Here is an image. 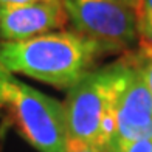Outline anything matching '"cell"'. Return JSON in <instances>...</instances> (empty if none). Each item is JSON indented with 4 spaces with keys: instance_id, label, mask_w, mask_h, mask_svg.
Segmentation results:
<instances>
[{
    "instance_id": "cell-2",
    "label": "cell",
    "mask_w": 152,
    "mask_h": 152,
    "mask_svg": "<svg viewBox=\"0 0 152 152\" xmlns=\"http://www.w3.org/2000/svg\"><path fill=\"white\" fill-rule=\"evenodd\" d=\"M0 116L39 152H65L68 123L65 106L11 76L0 65Z\"/></svg>"
},
{
    "instance_id": "cell-13",
    "label": "cell",
    "mask_w": 152,
    "mask_h": 152,
    "mask_svg": "<svg viewBox=\"0 0 152 152\" xmlns=\"http://www.w3.org/2000/svg\"><path fill=\"white\" fill-rule=\"evenodd\" d=\"M42 2H62V0H42Z\"/></svg>"
},
{
    "instance_id": "cell-6",
    "label": "cell",
    "mask_w": 152,
    "mask_h": 152,
    "mask_svg": "<svg viewBox=\"0 0 152 152\" xmlns=\"http://www.w3.org/2000/svg\"><path fill=\"white\" fill-rule=\"evenodd\" d=\"M68 22L62 2H42L0 8V37L23 40L64 28Z\"/></svg>"
},
{
    "instance_id": "cell-10",
    "label": "cell",
    "mask_w": 152,
    "mask_h": 152,
    "mask_svg": "<svg viewBox=\"0 0 152 152\" xmlns=\"http://www.w3.org/2000/svg\"><path fill=\"white\" fill-rule=\"evenodd\" d=\"M65 152H106V151L99 149L98 146H95V144H90V143H84V141H78V140H72V138H68Z\"/></svg>"
},
{
    "instance_id": "cell-1",
    "label": "cell",
    "mask_w": 152,
    "mask_h": 152,
    "mask_svg": "<svg viewBox=\"0 0 152 152\" xmlns=\"http://www.w3.org/2000/svg\"><path fill=\"white\" fill-rule=\"evenodd\" d=\"M104 53L98 42L73 31H54L0 42V65L59 88H70Z\"/></svg>"
},
{
    "instance_id": "cell-9",
    "label": "cell",
    "mask_w": 152,
    "mask_h": 152,
    "mask_svg": "<svg viewBox=\"0 0 152 152\" xmlns=\"http://www.w3.org/2000/svg\"><path fill=\"white\" fill-rule=\"evenodd\" d=\"M107 152H152V137L130 143L115 144Z\"/></svg>"
},
{
    "instance_id": "cell-12",
    "label": "cell",
    "mask_w": 152,
    "mask_h": 152,
    "mask_svg": "<svg viewBox=\"0 0 152 152\" xmlns=\"http://www.w3.org/2000/svg\"><path fill=\"white\" fill-rule=\"evenodd\" d=\"M120 2H123L124 5H127L129 8H135V5H137V0H120Z\"/></svg>"
},
{
    "instance_id": "cell-11",
    "label": "cell",
    "mask_w": 152,
    "mask_h": 152,
    "mask_svg": "<svg viewBox=\"0 0 152 152\" xmlns=\"http://www.w3.org/2000/svg\"><path fill=\"white\" fill-rule=\"evenodd\" d=\"M34 0H0V8H10V6H19L25 3H31Z\"/></svg>"
},
{
    "instance_id": "cell-8",
    "label": "cell",
    "mask_w": 152,
    "mask_h": 152,
    "mask_svg": "<svg viewBox=\"0 0 152 152\" xmlns=\"http://www.w3.org/2000/svg\"><path fill=\"white\" fill-rule=\"evenodd\" d=\"M135 58L143 72L146 86L152 95V45L146 42H140V50L135 53Z\"/></svg>"
},
{
    "instance_id": "cell-7",
    "label": "cell",
    "mask_w": 152,
    "mask_h": 152,
    "mask_svg": "<svg viewBox=\"0 0 152 152\" xmlns=\"http://www.w3.org/2000/svg\"><path fill=\"white\" fill-rule=\"evenodd\" d=\"M134 12L140 42L152 45V0H137Z\"/></svg>"
},
{
    "instance_id": "cell-4",
    "label": "cell",
    "mask_w": 152,
    "mask_h": 152,
    "mask_svg": "<svg viewBox=\"0 0 152 152\" xmlns=\"http://www.w3.org/2000/svg\"><path fill=\"white\" fill-rule=\"evenodd\" d=\"M62 5L75 30L104 51L126 50L138 40L135 12L120 0H62Z\"/></svg>"
},
{
    "instance_id": "cell-3",
    "label": "cell",
    "mask_w": 152,
    "mask_h": 152,
    "mask_svg": "<svg viewBox=\"0 0 152 152\" xmlns=\"http://www.w3.org/2000/svg\"><path fill=\"white\" fill-rule=\"evenodd\" d=\"M130 73L129 54L95 72H88L70 87L65 112L68 138L98 146L99 126L104 116L116 113L120 96Z\"/></svg>"
},
{
    "instance_id": "cell-5",
    "label": "cell",
    "mask_w": 152,
    "mask_h": 152,
    "mask_svg": "<svg viewBox=\"0 0 152 152\" xmlns=\"http://www.w3.org/2000/svg\"><path fill=\"white\" fill-rule=\"evenodd\" d=\"M129 61L130 73L118 101L116 135L110 148L152 137V95L137 62L135 53H129Z\"/></svg>"
}]
</instances>
